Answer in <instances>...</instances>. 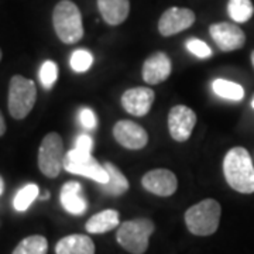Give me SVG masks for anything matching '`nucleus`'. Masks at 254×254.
Masks as SVG:
<instances>
[{"mask_svg": "<svg viewBox=\"0 0 254 254\" xmlns=\"http://www.w3.org/2000/svg\"><path fill=\"white\" fill-rule=\"evenodd\" d=\"M226 182L240 193L254 192V165L249 151L243 147H233L223 160Z\"/></svg>", "mask_w": 254, "mask_h": 254, "instance_id": "f257e3e1", "label": "nucleus"}, {"mask_svg": "<svg viewBox=\"0 0 254 254\" xmlns=\"http://www.w3.org/2000/svg\"><path fill=\"white\" fill-rule=\"evenodd\" d=\"M53 24L58 38L64 44H75L83 37L82 14L71 0L57 3L53 13Z\"/></svg>", "mask_w": 254, "mask_h": 254, "instance_id": "f03ea898", "label": "nucleus"}, {"mask_svg": "<svg viewBox=\"0 0 254 254\" xmlns=\"http://www.w3.org/2000/svg\"><path fill=\"white\" fill-rule=\"evenodd\" d=\"M222 208L215 199H203L185 212V223L192 235L210 236L219 227Z\"/></svg>", "mask_w": 254, "mask_h": 254, "instance_id": "7ed1b4c3", "label": "nucleus"}, {"mask_svg": "<svg viewBox=\"0 0 254 254\" xmlns=\"http://www.w3.org/2000/svg\"><path fill=\"white\" fill-rule=\"evenodd\" d=\"M154 223L150 219H133L122 223L116 233L118 243L131 254H144L148 249L150 236L154 232Z\"/></svg>", "mask_w": 254, "mask_h": 254, "instance_id": "20e7f679", "label": "nucleus"}, {"mask_svg": "<svg viewBox=\"0 0 254 254\" xmlns=\"http://www.w3.org/2000/svg\"><path fill=\"white\" fill-rule=\"evenodd\" d=\"M36 83L21 75H14L9 83V112L11 118L21 120L34 108Z\"/></svg>", "mask_w": 254, "mask_h": 254, "instance_id": "39448f33", "label": "nucleus"}, {"mask_svg": "<svg viewBox=\"0 0 254 254\" xmlns=\"http://www.w3.org/2000/svg\"><path fill=\"white\" fill-rule=\"evenodd\" d=\"M64 170L75 175H82L98 184H105L109 180V174L105 165L91 154V151H83L73 148L68 151L64 158Z\"/></svg>", "mask_w": 254, "mask_h": 254, "instance_id": "423d86ee", "label": "nucleus"}, {"mask_svg": "<svg viewBox=\"0 0 254 254\" xmlns=\"http://www.w3.org/2000/svg\"><path fill=\"white\" fill-rule=\"evenodd\" d=\"M64 143L58 133H48L38 148V168L48 178L58 177L64 168Z\"/></svg>", "mask_w": 254, "mask_h": 254, "instance_id": "0eeeda50", "label": "nucleus"}, {"mask_svg": "<svg viewBox=\"0 0 254 254\" xmlns=\"http://www.w3.org/2000/svg\"><path fill=\"white\" fill-rule=\"evenodd\" d=\"M195 125L196 115L185 105H177L168 113V130L175 141H187L192 134Z\"/></svg>", "mask_w": 254, "mask_h": 254, "instance_id": "6e6552de", "label": "nucleus"}, {"mask_svg": "<svg viewBox=\"0 0 254 254\" xmlns=\"http://www.w3.org/2000/svg\"><path fill=\"white\" fill-rule=\"evenodd\" d=\"M209 34L222 51H235L245 46L246 34L233 23H215L209 27Z\"/></svg>", "mask_w": 254, "mask_h": 254, "instance_id": "1a4fd4ad", "label": "nucleus"}, {"mask_svg": "<svg viewBox=\"0 0 254 254\" xmlns=\"http://www.w3.org/2000/svg\"><path fill=\"white\" fill-rule=\"evenodd\" d=\"M195 23V13L185 7L165 10L158 21V31L164 37H171L190 28Z\"/></svg>", "mask_w": 254, "mask_h": 254, "instance_id": "9d476101", "label": "nucleus"}, {"mask_svg": "<svg viewBox=\"0 0 254 254\" xmlns=\"http://www.w3.org/2000/svg\"><path fill=\"white\" fill-rule=\"evenodd\" d=\"M113 136L119 144L128 150H141L148 143L147 131L131 120L118 122L113 127Z\"/></svg>", "mask_w": 254, "mask_h": 254, "instance_id": "9b49d317", "label": "nucleus"}, {"mask_svg": "<svg viewBox=\"0 0 254 254\" xmlns=\"http://www.w3.org/2000/svg\"><path fill=\"white\" fill-rule=\"evenodd\" d=\"M141 185L145 190L157 196H171L178 188V180L173 171L158 168L145 173L141 178Z\"/></svg>", "mask_w": 254, "mask_h": 254, "instance_id": "f8f14e48", "label": "nucleus"}, {"mask_svg": "<svg viewBox=\"0 0 254 254\" xmlns=\"http://www.w3.org/2000/svg\"><path fill=\"white\" fill-rule=\"evenodd\" d=\"M154 91L145 86H137L127 89L123 96H122V106L126 110L127 113L137 116V118H143L145 116L154 102Z\"/></svg>", "mask_w": 254, "mask_h": 254, "instance_id": "ddd939ff", "label": "nucleus"}, {"mask_svg": "<svg viewBox=\"0 0 254 254\" xmlns=\"http://www.w3.org/2000/svg\"><path fill=\"white\" fill-rule=\"evenodd\" d=\"M173 71V63L170 60V57L158 51L151 54L143 64V79L150 85H157L161 83L165 79H168V76L171 75Z\"/></svg>", "mask_w": 254, "mask_h": 254, "instance_id": "4468645a", "label": "nucleus"}, {"mask_svg": "<svg viewBox=\"0 0 254 254\" xmlns=\"http://www.w3.org/2000/svg\"><path fill=\"white\" fill-rule=\"evenodd\" d=\"M61 205L71 215H83L88 209L86 198L82 193L79 182H66L61 190Z\"/></svg>", "mask_w": 254, "mask_h": 254, "instance_id": "2eb2a0df", "label": "nucleus"}, {"mask_svg": "<svg viewBox=\"0 0 254 254\" xmlns=\"http://www.w3.org/2000/svg\"><path fill=\"white\" fill-rule=\"evenodd\" d=\"M98 9L102 18L110 26H119L126 21L130 13L128 0H98Z\"/></svg>", "mask_w": 254, "mask_h": 254, "instance_id": "dca6fc26", "label": "nucleus"}, {"mask_svg": "<svg viewBox=\"0 0 254 254\" xmlns=\"http://www.w3.org/2000/svg\"><path fill=\"white\" fill-rule=\"evenodd\" d=\"M57 254H95V243L85 235H69L63 237L55 246Z\"/></svg>", "mask_w": 254, "mask_h": 254, "instance_id": "f3484780", "label": "nucleus"}, {"mask_svg": "<svg viewBox=\"0 0 254 254\" xmlns=\"http://www.w3.org/2000/svg\"><path fill=\"white\" fill-rule=\"evenodd\" d=\"M120 226L119 220V212L115 209H106L99 213L93 215L85 225L86 232L93 233V235H100V233H108L110 230Z\"/></svg>", "mask_w": 254, "mask_h": 254, "instance_id": "a211bd4d", "label": "nucleus"}, {"mask_svg": "<svg viewBox=\"0 0 254 254\" xmlns=\"http://www.w3.org/2000/svg\"><path fill=\"white\" fill-rule=\"evenodd\" d=\"M105 168L109 174V180L105 184H99L100 190H103L106 195L110 196H120L123 193H126L128 190L130 184L127 181V178L123 175V173L119 170L115 164L112 163H105Z\"/></svg>", "mask_w": 254, "mask_h": 254, "instance_id": "6ab92c4d", "label": "nucleus"}, {"mask_svg": "<svg viewBox=\"0 0 254 254\" xmlns=\"http://www.w3.org/2000/svg\"><path fill=\"white\" fill-rule=\"evenodd\" d=\"M213 92L227 100H233V102H239L245 98V89L242 85H239L236 82L226 81V79H216L212 83Z\"/></svg>", "mask_w": 254, "mask_h": 254, "instance_id": "aec40b11", "label": "nucleus"}, {"mask_svg": "<svg viewBox=\"0 0 254 254\" xmlns=\"http://www.w3.org/2000/svg\"><path fill=\"white\" fill-rule=\"evenodd\" d=\"M48 242L44 236L34 235L23 239L11 254H47Z\"/></svg>", "mask_w": 254, "mask_h": 254, "instance_id": "412c9836", "label": "nucleus"}, {"mask_svg": "<svg viewBox=\"0 0 254 254\" xmlns=\"http://www.w3.org/2000/svg\"><path fill=\"white\" fill-rule=\"evenodd\" d=\"M229 16L236 23H246L254 14V6L252 0H229L227 3Z\"/></svg>", "mask_w": 254, "mask_h": 254, "instance_id": "4be33fe9", "label": "nucleus"}, {"mask_svg": "<svg viewBox=\"0 0 254 254\" xmlns=\"http://www.w3.org/2000/svg\"><path fill=\"white\" fill-rule=\"evenodd\" d=\"M36 198H38V187L36 184H28L16 193L14 200H13V206L18 212H24L36 200Z\"/></svg>", "mask_w": 254, "mask_h": 254, "instance_id": "5701e85b", "label": "nucleus"}, {"mask_svg": "<svg viewBox=\"0 0 254 254\" xmlns=\"http://www.w3.org/2000/svg\"><path fill=\"white\" fill-rule=\"evenodd\" d=\"M69 64L75 72H86L93 64V55L88 50H76L71 55Z\"/></svg>", "mask_w": 254, "mask_h": 254, "instance_id": "b1692460", "label": "nucleus"}, {"mask_svg": "<svg viewBox=\"0 0 254 254\" xmlns=\"http://www.w3.org/2000/svg\"><path fill=\"white\" fill-rule=\"evenodd\" d=\"M58 79V66L54 61H46L40 68V81L46 89H51Z\"/></svg>", "mask_w": 254, "mask_h": 254, "instance_id": "393cba45", "label": "nucleus"}, {"mask_svg": "<svg viewBox=\"0 0 254 254\" xmlns=\"http://www.w3.org/2000/svg\"><path fill=\"white\" fill-rule=\"evenodd\" d=\"M185 46H187V48H188V51H190V54H193L195 57H198V58H209L212 55L210 47L205 41L198 40V38H190L185 43Z\"/></svg>", "mask_w": 254, "mask_h": 254, "instance_id": "a878e982", "label": "nucleus"}, {"mask_svg": "<svg viewBox=\"0 0 254 254\" xmlns=\"http://www.w3.org/2000/svg\"><path fill=\"white\" fill-rule=\"evenodd\" d=\"M79 120H81V125L85 128L91 130V128H95L96 125H98V120H96V115L95 112L89 108H83L79 113Z\"/></svg>", "mask_w": 254, "mask_h": 254, "instance_id": "bb28decb", "label": "nucleus"}, {"mask_svg": "<svg viewBox=\"0 0 254 254\" xmlns=\"http://www.w3.org/2000/svg\"><path fill=\"white\" fill-rule=\"evenodd\" d=\"M92 147H93V140H92L91 136H88V134H81V136L76 138L75 148L83 150V151H91Z\"/></svg>", "mask_w": 254, "mask_h": 254, "instance_id": "cd10ccee", "label": "nucleus"}, {"mask_svg": "<svg viewBox=\"0 0 254 254\" xmlns=\"http://www.w3.org/2000/svg\"><path fill=\"white\" fill-rule=\"evenodd\" d=\"M4 133H6V122H4V119H3L1 112H0V136H3Z\"/></svg>", "mask_w": 254, "mask_h": 254, "instance_id": "c85d7f7f", "label": "nucleus"}, {"mask_svg": "<svg viewBox=\"0 0 254 254\" xmlns=\"http://www.w3.org/2000/svg\"><path fill=\"white\" fill-rule=\"evenodd\" d=\"M3 190H4V184H3V180H1V177H0V195L3 193Z\"/></svg>", "mask_w": 254, "mask_h": 254, "instance_id": "c756f323", "label": "nucleus"}, {"mask_svg": "<svg viewBox=\"0 0 254 254\" xmlns=\"http://www.w3.org/2000/svg\"><path fill=\"white\" fill-rule=\"evenodd\" d=\"M252 64H253V66H254V51L252 53Z\"/></svg>", "mask_w": 254, "mask_h": 254, "instance_id": "7c9ffc66", "label": "nucleus"}, {"mask_svg": "<svg viewBox=\"0 0 254 254\" xmlns=\"http://www.w3.org/2000/svg\"><path fill=\"white\" fill-rule=\"evenodd\" d=\"M0 61H1V50H0Z\"/></svg>", "mask_w": 254, "mask_h": 254, "instance_id": "2f4dec72", "label": "nucleus"}, {"mask_svg": "<svg viewBox=\"0 0 254 254\" xmlns=\"http://www.w3.org/2000/svg\"><path fill=\"white\" fill-rule=\"evenodd\" d=\"M252 106H253V109H254V99H253V102H252Z\"/></svg>", "mask_w": 254, "mask_h": 254, "instance_id": "473e14b6", "label": "nucleus"}]
</instances>
